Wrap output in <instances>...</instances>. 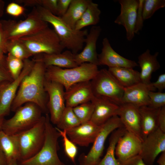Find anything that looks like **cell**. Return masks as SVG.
Returning a JSON list of instances; mask_svg holds the SVG:
<instances>
[{
    "label": "cell",
    "mask_w": 165,
    "mask_h": 165,
    "mask_svg": "<svg viewBox=\"0 0 165 165\" xmlns=\"http://www.w3.org/2000/svg\"><path fill=\"white\" fill-rule=\"evenodd\" d=\"M46 67L40 62H35L30 72L22 80L12 103L11 111L15 112L28 102L38 105L43 113L49 114L47 94L44 87Z\"/></svg>",
    "instance_id": "6da1fadb"
},
{
    "label": "cell",
    "mask_w": 165,
    "mask_h": 165,
    "mask_svg": "<svg viewBox=\"0 0 165 165\" xmlns=\"http://www.w3.org/2000/svg\"><path fill=\"white\" fill-rule=\"evenodd\" d=\"M36 7L42 19L53 26L64 48H67L75 54L82 49L86 37L88 33L86 29L76 30L72 29L64 22L61 17L53 14L41 6Z\"/></svg>",
    "instance_id": "7a4b0ae2"
},
{
    "label": "cell",
    "mask_w": 165,
    "mask_h": 165,
    "mask_svg": "<svg viewBox=\"0 0 165 165\" xmlns=\"http://www.w3.org/2000/svg\"><path fill=\"white\" fill-rule=\"evenodd\" d=\"M97 66L88 63L70 68L49 66L46 68L45 79L61 84L66 91L77 83L91 81L99 71Z\"/></svg>",
    "instance_id": "3957f363"
},
{
    "label": "cell",
    "mask_w": 165,
    "mask_h": 165,
    "mask_svg": "<svg viewBox=\"0 0 165 165\" xmlns=\"http://www.w3.org/2000/svg\"><path fill=\"white\" fill-rule=\"evenodd\" d=\"M45 116V136L42 147L33 157L18 161L19 165H65L57 154L60 134L51 123L49 114Z\"/></svg>",
    "instance_id": "277c9868"
},
{
    "label": "cell",
    "mask_w": 165,
    "mask_h": 165,
    "mask_svg": "<svg viewBox=\"0 0 165 165\" xmlns=\"http://www.w3.org/2000/svg\"><path fill=\"white\" fill-rule=\"evenodd\" d=\"M1 23L8 40L19 39L34 34L48 26L34 7L27 17L22 20H1Z\"/></svg>",
    "instance_id": "5b68a950"
},
{
    "label": "cell",
    "mask_w": 165,
    "mask_h": 165,
    "mask_svg": "<svg viewBox=\"0 0 165 165\" xmlns=\"http://www.w3.org/2000/svg\"><path fill=\"white\" fill-rule=\"evenodd\" d=\"M14 115L3 122L2 130L9 135H15L26 130L40 119L42 112L35 104L28 102L19 108Z\"/></svg>",
    "instance_id": "8992f818"
},
{
    "label": "cell",
    "mask_w": 165,
    "mask_h": 165,
    "mask_svg": "<svg viewBox=\"0 0 165 165\" xmlns=\"http://www.w3.org/2000/svg\"><path fill=\"white\" fill-rule=\"evenodd\" d=\"M19 39L32 56L60 53L64 49L55 31L49 27Z\"/></svg>",
    "instance_id": "52a82bcc"
},
{
    "label": "cell",
    "mask_w": 165,
    "mask_h": 165,
    "mask_svg": "<svg viewBox=\"0 0 165 165\" xmlns=\"http://www.w3.org/2000/svg\"><path fill=\"white\" fill-rule=\"evenodd\" d=\"M45 116L30 128L15 134L19 149V161L27 160L36 154L42 147L45 136Z\"/></svg>",
    "instance_id": "ba28073f"
},
{
    "label": "cell",
    "mask_w": 165,
    "mask_h": 165,
    "mask_svg": "<svg viewBox=\"0 0 165 165\" xmlns=\"http://www.w3.org/2000/svg\"><path fill=\"white\" fill-rule=\"evenodd\" d=\"M92 90L95 97H107L119 106L122 100L124 88L108 71L104 68L99 71L90 81Z\"/></svg>",
    "instance_id": "9c48e42d"
},
{
    "label": "cell",
    "mask_w": 165,
    "mask_h": 165,
    "mask_svg": "<svg viewBox=\"0 0 165 165\" xmlns=\"http://www.w3.org/2000/svg\"><path fill=\"white\" fill-rule=\"evenodd\" d=\"M123 127L118 116L112 117L102 125L89 152L87 154H82L80 156L79 165H95L97 163L101 160L108 136L115 130Z\"/></svg>",
    "instance_id": "30bf717a"
},
{
    "label": "cell",
    "mask_w": 165,
    "mask_h": 165,
    "mask_svg": "<svg viewBox=\"0 0 165 165\" xmlns=\"http://www.w3.org/2000/svg\"><path fill=\"white\" fill-rule=\"evenodd\" d=\"M44 87L48 97L47 107L52 124L57 125L66 107L64 87L61 84L45 79Z\"/></svg>",
    "instance_id": "8fae6325"
},
{
    "label": "cell",
    "mask_w": 165,
    "mask_h": 165,
    "mask_svg": "<svg viewBox=\"0 0 165 165\" xmlns=\"http://www.w3.org/2000/svg\"><path fill=\"white\" fill-rule=\"evenodd\" d=\"M165 151V133L159 128L142 141L139 155L147 165H153L156 157Z\"/></svg>",
    "instance_id": "7c38bea8"
},
{
    "label": "cell",
    "mask_w": 165,
    "mask_h": 165,
    "mask_svg": "<svg viewBox=\"0 0 165 165\" xmlns=\"http://www.w3.org/2000/svg\"><path fill=\"white\" fill-rule=\"evenodd\" d=\"M22 70L17 78L9 82L4 89L0 100V118H4L11 111L12 103L20 84L24 77L31 71L34 64L32 60L24 61Z\"/></svg>",
    "instance_id": "4fadbf2b"
},
{
    "label": "cell",
    "mask_w": 165,
    "mask_h": 165,
    "mask_svg": "<svg viewBox=\"0 0 165 165\" xmlns=\"http://www.w3.org/2000/svg\"><path fill=\"white\" fill-rule=\"evenodd\" d=\"M142 141L138 136L127 130L119 138L116 145L115 153L122 165L139 155Z\"/></svg>",
    "instance_id": "5bb4252c"
},
{
    "label": "cell",
    "mask_w": 165,
    "mask_h": 165,
    "mask_svg": "<svg viewBox=\"0 0 165 165\" xmlns=\"http://www.w3.org/2000/svg\"><path fill=\"white\" fill-rule=\"evenodd\" d=\"M118 2L121 6L120 13L114 22L124 27L127 38L130 41L134 36L139 0H119Z\"/></svg>",
    "instance_id": "9a60e30c"
},
{
    "label": "cell",
    "mask_w": 165,
    "mask_h": 165,
    "mask_svg": "<svg viewBox=\"0 0 165 165\" xmlns=\"http://www.w3.org/2000/svg\"><path fill=\"white\" fill-rule=\"evenodd\" d=\"M101 127L90 120L66 131L68 138L75 145L87 147L94 142Z\"/></svg>",
    "instance_id": "2e32d148"
},
{
    "label": "cell",
    "mask_w": 165,
    "mask_h": 165,
    "mask_svg": "<svg viewBox=\"0 0 165 165\" xmlns=\"http://www.w3.org/2000/svg\"><path fill=\"white\" fill-rule=\"evenodd\" d=\"M91 101L94 110L90 120L95 124L101 126L112 117L117 116L120 106L110 99L94 96Z\"/></svg>",
    "instance_id": "e0dca14e"
},
{
    "label": "cell",
    "mask_w": 165,
    "mask_h": 165,
    "mask_svg": "<svg viewBox=\"0 0 165 165\" xmlns=\"http://www.w3.org/2000/svg\"><path fill=\"white\" fill-rule=\"evenodd\" d=\"M101 31L100 26L91 27L86 37L85 47L80 53L75 54V61L78 65L85 63L99 65L96 44Z\"/></svg>",
    "instance_id": "ac0fdd59"
},
{
    "label": "cell",
    "mask_w": 165,
    "mask_h": 165,
    "mask_svg": "<svg viewBox=\"0 0 165 165\" xmlns=\"http://www.w3.org/2000/svg\"><path fill=\"white\" fill-rule=\"evenodd\" d=\"M102 44L101 52L98 54L99 65H106L108 68H132L138 66L135 61L127 59L116 52L112 47L107 38L103 39Z\"/></svg>",
    "instance_id": "d6986e66"
},
{
    "label": "cell",
    "mask_w": 165,
    "mask_h": 165,
    "mask_svg": "<svg viewBox=\"0 0 165 165\" xmlns=\"http://www.w3.org/2000/svg\"><path fill=\"white\" fill-rule=\"evenodd\" d=\"M150 83L146 84L140 82L124 88L122 100V104H130L138 108L148 106L149 104V92L156 90Z\"/></svg>",
    "instance_id": "ffe728a7"
},
{
    "label": "cell",
    "mask_w": 165,
    "mask_h": 165,
    "mask_svg": "<svg viewBox=\"0 0 165 165\" xmlns=\"http://www.w3.org/2000/svg\"><path fill=\"white\" fill-rule=\"evenodd\" d=\"M94 96L90 81L77 83L65 91L66 106L73 108L82 104L91 101Z\"/></svg>",
    "instance_id": "44dd1931"
},
{
    "label": "cell",
    "mask_w": 165,
    "mask_h": 165,
    "mask_svg": "<svg viewBox=\"0 0 165 165\" xmlns=\"http://www.w3.org/2000/svg\"><path fill=\"white\" fill-rule=\"evenodd\" d=\"M117 116L126 130L141 137V119L139 108L130 104L120 105Z\"/></svg>",
    "instance_id": "7402d4cb"
},
{
    "label": "cell",
    "mask_w": 165,
    "mask_h": 165,
    "mask_svg": "<svg viewBox=\"0 0 165 165\" xmlns=\"http://www.w3.org/2000/svg\"><path fill=\"white\" fill-rule=\"evenodd\" d=\"M31 60L34 62L43 63L46 67L53 66L70 68L79 66L75 61V54L70 50L58 53L40 54L34 56Z\"/></svg>",
    "instance_id": "603a6c76"
},
{
    "label": "cell",
    "mask_w": 165,
    "mask_h": 165,
    "mask_svg": "<svg viewBox=\"0 0 165 165\" xmlns=\"http://www.w3.org/2000/svg\"><path fill=\"white\" fill-rule=\"evenodd\" d=\"M158 52L152 55L149 49L140 55L138 57V63L141 68L140 76L141 82L149 84L153 73L158 70L160 65L157 57Z\"/></svg>",
    "instance_id": "cb8c5ba5"
},
{
    "label": "cell",
    "mask_w": 165,
    "mask_h": 165,
    "mask_svg": "<svg viewBox=\"0 0 165 165\" xmlns=\"http://www.w3.org/2000/svg\"><path fill=\"white\" fill-rule=\"evenodd\" d=\"M160 108H154L148 106L139 108L141 137L143 141L148 135L159 128L158 117Z\"/></svg>",
    "instance_id": "d4e9b609"
},
{
    "label": "cell",
    "mask_w": 165,
    "mask_h": 165,
    "mask_svg": "<svg viewBox=\"0 0 165 165\" xmlns=\"http://www.w3.org/2000/svg\"><path fill=\"white\" fill-rule=\"evenodd\" d=\"M108 70L124 88L130 87L141 82L140 72L133 68H108Z\"/></svg>",
    "instance_id": "484cf974"
},
{
    "label": "cell",
    "mask_w": 165,
    "mask_h": 165,
    "mask_svg": "<svg viewBox=\"0 0 165 165\" xmlns=\"http://www.w3.org/2000/svg\"><path fill=\"white\" fill-rule=\"evenodd\" d=\"M91 1V0H72L67 11L61 18L69 27L75 30L76 23Z\"/></svg>",
    "instance_id": "4316f807"
},
{
    "label": "cell",
    "mask_w": 165,
    "mask_h": 165,
    "mask_svg": "<svg viewBox=\"0 0 165 165\" xmlns=\"http://www.w3.org/2000/svg\"><path fill=\"white\" fill-rule=\"evenodd\" d=\"M0 147L4 152L7 163L19 159V149L16 135H9L0 131Z\"/></svg>",
    "instance_id": "83f0119b"
},
{
    "label": "cell",
    "mask_w": 165,
    "mask_h": 165,
    "mask_svg": "<svg viewBox=\"0 0 165 165\" xmlns=\"http://www.w3.org/2000/svg\"><path fill=\"white\" fill-rule=\"evenodd\" d=\"M126 130L125 128L122 127L115 130L111 133L109 145L105 156L95 165H122L116 158L115 150L119 139Z\"/></svg>",
    "instance_id": "f1b7e54d"
},
{
    "label": "cell",
    "mask_w": 165,
    "mask_h": 165,
    "mask_svg": "<svg viewBox=\"0 0 165 165\" xmlns=\"http://www.w3.org/2000/svg\"><path fill=\"white\" fill-rule=\"evenodd\" d=\"M101 13V11L98 8V4L92 1L76 23L75 29L80 30L86 26H95L100 21Z\"/></svg>",
    "instance_id": "f546056e"
},
{
    "label": "cell",
    "mask_w": 165,
    "mask_h": 165,
    "mask_svg": "<svg viewBox=\"0 0 165 165\" xmlns=\"http://www.w3.org/2000/svg\"><path fill=\"white\" fill-rule=\"evenodd\" d=\"M81 124L72 108L66 106L57 124V127L67 130Z\"/></svg>",
    "instance_id": "4dcf8cb0"
},
{
    "label": "cell",
    "mask_w": 165,
    "mask_h": 165,
    "mask_svg": "<svg viewBox=\"0 0 165 165\" xmlns=\"http://www.w3.org/2000/svg\"><path fill=\"white\" fill-rule=\"evenodd\" d=\"M6 49L7 53L23 61L32 56L19 39L8 40Z\"/></svg>",
    "instance_id": "1f68e13d"
},
{
    "label": "cell",
    "mask_w": 165,
    "mask_h": 165,
    "mask_svg": "<svg viewBox=\"0 0 165 165\" xmlns=\"http://www.w3.org/2000/svg\"><path fill=\"white\" fill-rule=\"evenodd\" d=\"M72 108L75 116L82 123L90 120L94 110V105L91 101H89Z\"/></svg>",
    "instance_id": "d6a6232c"
},
{
    "label": "cell",
    "mask_w": 165,
    "mask_h": 165,
    "mask_svg": "<svg viewBox=\"0 0 165 165\" xmlns=\"http://www.w3.org/2000/svg\"><path fill=\"white\" fill-rule=\"evenodd\" d=\"M6 64L8 70L13 80L20 75L23 68L24 61L17 58L8 53L6 57Z\"/></svg>",
    "instance_id": "836d02e7"
},
{
    "label": "cell",
    "mask_w": 165,
    "mask_h": 165,
    "mask_svg": "<svg viewBox=\"0 0 165 165\" xmlns=\"http://www.w3.org/2000/svg\"><path fill=\"white\" fill-rule=\"evenodd\" d=\"M61 137L62 138L64 152L66 156L74 163L78 152V148L75 145L68 137L66 130H62L55 127Z\"/></svg>",
    "instance_id": "e575fe53"
},
{
    "label": "cell",
    "mask_w": 165,
    "mask_h": 165,
    "mask_svg": "<svg viewBox=\"0 0 165 165\" xmlns=\"http://www.w3.org/2000/svg\"><path fill=\"white\" fill-rule=\"evenodd\" d=\"M165 7V0H144L142 9L144 20L149 19L157 10Z\"/></svg>",
    "instance_id": "d590c367"
},
{
    "label": "cell",
    "mask_w": 165,
    "mask_h": 165,
    "mask_svg": "<svg viewBox=\"0 0 165 165\" xmlns=\"http://www.w3.org/2000/svg\"><path fill=\"white\" fill-rule=\"evenodd\" d=\"M149 104L148 106L159 109L165 106V93L150 91L149 94Z\"/></svg>",
    "instance_id": "8d00e7d4"
},
{
    "label": "cell",
    "mask_w": 165,
    "mask_h": 165,
    "mask_svg": "<svg viewBox=\"0 0 165 165\" xmlns=\"http://www.w3.org/2000/svg\"><path fill=\"white\" fill-rule=\"evenodd\" d=\"M25 10L24 6L15 2L9 4L6 9L8 14L14 17L20 16L24 13Z\"/></svg>",
    "instance_id": "74e56055"
},
{
    "label": "cell",
    "mask_w": 165,
    "mask_h": 165,
    "mask_svg": "<svg viewBox=\"0 0 165 165\" xmlns=\"http://www.w3.org/2000/svg\"><path fill=\"white\" fill-rule=\"evenodd\" d=\"M144 0H139L137 16L135 27L134 33H138L143 26L144 20L142 15V9Z\"/></svg>",
    "instance_id": "f35d334b"
},
{
    "label": "cell",
    "mask_w": 165,
    "mask_h": 165,
    "mask_svg": "<svg viewBox=\"0 0 165 165\" xmlns=\"http://www.w3.org/2000/svg\"><path fill=\"white\" fill-rule=\"evenodd\" d=\"M58 0H41L40 6L57 15Z\"/></svg>",
    "instance_id": "ab89813d"
},
{
    "label": "cell",
    "mask_w": 165,
    "mask_h": 165,
    "mask_svg": "<svg viewBox=\"0 0 165 165\" xmlns=\"http://www.w3.org/2000/svg\"><path fill=\"white\" fill-rule=\"evenodd\" d=\"M72 0H58L57 16L61 17L67 11Z\"/></svg>",
    "instance_id": "60d3db41"
},
{
    "label": "cell",
    "mask_w": 165,
    "mask_h": 165,
    "mask_svg": "<svg viewBox=\"0 0 165 165\" xmlns=\"http://www.w3.org/2000/svg\"><path fill=\"white\" fill-rule=\"evenodd\" d=\"M8 40L6 39L1 23H0V54L4 55L7 53L6 46Z\"/></svg>",
    "instance_id": "b9f144b4"
},
{
    "label": "cell",
    "mask_w": 165,
    "mask_h": 165,
    "mask_svg": "<svg viewBox=\"0 0 165 165\" xmlns=\"http://www.w3.org/2000/svg\"><path fill=\"white\" fill-rule=\"evenodd\" d=\"M13 80L8 71L0 65V85L6 82H11Z\"/></svg>",
    "instance_id": "7bdbcfd3"
},
{
    "label": "cell",
    "mask_w": 165,
    "mask_h": 165,
    "mask_svg": "<svg viewBox=\"0 0 165 165\" xmlns=\"http://www.w3.org/2000/svg\"><path fill=\"white\" fill-rule=\"evenodd\" d=\"M150 83L156 89H157L159 92H162L165 89V74L160 75L156 82Z\"/></svg>",
    "instance_id": "ee69618b"
},
{
    "label": "cell",
    "mask_w": 165,
    "mask_h": 165,
    "mask_svg": "<svg viewBox=\"0 0 165 165\" xmlns=\"http://www.w3.org/2000/svg\"><path fill=\"white\" fill-rule=\"evenodd\" d=\"M159 128L165 133V106L161 108L158 117Z\"/></svg>",
    "instance_id": "f6af8a7d"
},
{
    "label": "cell",
    "mask_w": 165,
    "mask_h": 165,
    "mask_svg": "<svg viewBox=\"0 0 165 165\" xmlns=\"http://www.w3.org/2000/svg\"><path fill=\"white\" fill-rule=\"evenodd\" d=\"M122 165H147L138 155L128 160Z\"/></svg>",
    "instance_id": "bcb514c9"
},
{
    "label": "cell",
    "mask_w": 165,
    "mask_h": 165,
    "mask_svg": "<svg viewBox=\"0 0 165 165\" xmlns=\"http://www.w3.org/2000/svg\"><path fill=\"white\" fill-rule=\"evenodd\" d=\"M14 2L25 6L34 7L40 6L41 4V0H16Z\"/></svg>",
    "instance_id": "7dc6e473"
},
{
    "label": "cell",
    "mask_w": 165,
    "mask_h": 165,
    "mask_svg": "<svg viewBox=\"0 0 165 165\" xmlns=\"http://www.w3.org/2000/svg\"><path fill=\"white\" fill-rule=\"evenodd\" d=\"M7 164L6 157L0 147V165H7Z\"/></svg>",
    "instance_id": "c3c4849f"
},
{
    "label": "cell",
    "mask_w": 165,
    "mask_h": 165,
    "mask_svg": "<svg viewBox=\"0 0 165 165\" xmlns=\"http://www.w3.org/2000/svg\"><path fill=\"white\" fill-rule=\"evenodd\" d=\"M157 162L158 165H165V151L161 153Z\"/></svg>",
    "instance_id": "681fc988"
},
{
    "label": "cell",
    "mask_w": 165,
    "mask_h": 165,
    "mask_svg": "<svg viewBox=\"0 0 165 165\" xmlns=\"http://www.w3.org/2000/svg\"><path fill=\"white\" fill-rule=\"evenodd\" d=\"M6 57L4 55L0 54V65L4 67L7 70L6 64Z\"/></svg>",
    "instance_id": "f907efd6"
},
{
    "label": "cell",
    "mask_w": 165,
    "mask_h": 165,
    "mask_svg": "<svg viewBox=\"0 0 165 165\" xmlns=\"http://www.w3.org/2000/svg\"><path fill=\"white\" fill-rule=\"evenodd\" d=\"M5 3L2 0H0V23H1V18L2 16L4 10Z\"/></svg>",
    "instance_id": "816d5d0a"
},
{
    "label": "cell",
    "mask_w": 165,
    "mask_h": 165,
    "mask_svg": "<svg viewBox=\"0 0 165 165\" xmlns=\"http://www.w3.org/2000/svg\"><path fill=\"white\" fill-rule=\"evenodd\" d=\"M10 82H6L0 85V100L1 98L2 93L7 84Z\"/></svg>",
    "instance_id": "f5cc1de1"
},
{
    "label": "cell",
    "mask_w": 165,
    "mask_h": 165,
    "mask_svg": "<svg viewBox=\"0 0 165 165\" xmlns=\"http://www.w3.org/2000/svg\"><path fill=\"white\" fill-rule=\"evenodd\" d=\"M7 165H19L17 160H12L7 163Z\"/></svg>",
    "instance_id": "db71d44e"
},
{
    "label": "cell",
    "mask_w": 165,
    "mask_h": 165,
    "mask_svg": "<svg viewBox=\"0 0 165 165\" xmlns=\"http://www.w3.org/2000/svg\"><path fill=\"white\" fill-rule=\"evenodd\" d=\"M4 120V118H0V131L2 130V126Z\"/></svg>",
    "instance_id": "11a10c76"
},
{
    "label": "cell",
    "mask_w": 165,
    "mask_h": 165,
    "mask_svg": "<svg viewBox=\"0 0 165 165\" xmlns=\"http://www.w3.org/2000/svg\"></svg>",
    "instance_id": "9f6ffc18"
}]
</instances>
